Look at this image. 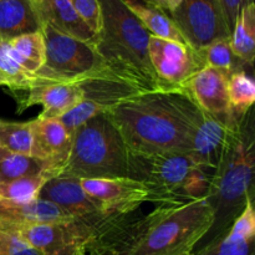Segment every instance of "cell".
Instances as JSON below:
<instances>
[{
    "instance_id": "cell-32",
    "label": "cell",
    "mask_w": 255,
    "mask_h": 255,
    "mask_svg": "<svg viewBox=\"0 0 255 255\" xmlns=\"http://www.w3.org/2000/svg\"><path fill=\"white\" fill-rule=\"evenodd\" d=\"M87 26L97 35L101 26V9L99 0H69Z\"/></svg>"
},
{
    "instance_id": "cell-8",
    "label": "cell",
    "mask_w": 255,
    "mask_h": 255,
    "mask_svg": "<svg viewBox=\"0 0 255 255\" xmlns=\"http://www.w3.org/2000/svg\"><path fill=\"white\" fill-rule=\"evenodd\" d=\"M119 217L36 224L16 234L41 255H81L86 254L90 242Z\"/></svg>"
},
{
    "instance_id": "cell-25",
    "label": "cell",
    "mask_w": 255,
    "mask_h": 255,
    "mask_svg": "<svg viewBox=\"0 0 255 255\" xmlns=\"http://www.w3.org/2000/svg\"><path fill=\"white\" fill-rule=\"evenodd\" d=\"M231 109L237 116H243L253 109L255 102V82L253 76L247 70H238L227 79Z\"/></svg>"
},
{
    "instance_id": "cell-2",
    "label": "cell",
    "mask_w": 255,
    "mask_h": 255,
    "mask_svg": "<svg viewBox=\"0 0 255 255\" xmlns=\"http://www.w3.org/2000/svg\"><path fill=\"white\" fill-rule=\"evenodd\" d=\"M202 114L188 89L142 92L107 111L129 151L139 153H188Z\"/></svg>"
},
{
    "instance_id": "cell-17",
    "label": "cell",
    "mask_w": 255,
    "mask_h": 255,
    "mask_svg": "<svg viewBox=\"0 0 255 255\" xmlns=\"http://www.w3.org/2000/svg\"><path fill=\"white\" fill-rule=\"evenodd\" d=\"M64 211L44 199L15 202L0 199V231L19 233L31 226L45 223H61L71 221Z\"/></svg>"
},
{
    "instance_id": "cell-12",
    "label": "cell",
    "mask_w": 255,
    "mask_h": 255,
    "mask_svg": "<svg viewBox=\"0 0 255 255\" xmlns=\"http://www.w3.org/2000/svg\"><path fill=\"white\" fill-rule=\"evenodd\" d=\"M37 198L55 204L71 218L100 219L114 216L89 196L82 188L81 179L75 177H51L45 182Z\"/></svg>"
},
{
    "instance_id": "cell-1",
    "label": "cell",
    "mask_w": 255,
    "mask_h": 255,
    "mask_svg": "<svg viewBox=\"0 0 255 255\" xmlns=\"http://www.w3.org/2000/svg\"><path fill=\"white\" fill-rule=\"evenodd\" d=\"M208 199L159 203L144 216L119 217L86 247L89 255H189L209 232Z\"/></svg>"
},
{
    "instance_id": "cell-28",
    "label": "cell",
    "mask_w": 255,
    "mask_h": 255,
    "mask_svg": "<svg viewBox=\"0 0 255 255\" xmlns=\"http://www.w3.org/2000/svg\"><path fill=\"white\" fill-rule=\"evenodd\" d=\"M201 51L203 54L206 66L219 70L227 76L238 70H244V67L247 66L234 55L232 50L231 37L212 42Z\"/></svg>"
},
{
    "instance_id": "cell-30",
    "label": "cell",
    "mask_w": 255,
    "mask_h": 255,
    "mask_svg": "<svg viewBox=\"0 0 255 255\" xmlns=\"http://www.w3.org/2000/svg\"><path fill=\"white\" fill-rule=\"evenodd\" d=\"M214 173V168L194 164L179 188L178 198L181 201L207 198L211 191Z\"/></svg>"
},
{
    "instance_id": "cell-38",
    "label": "cell",
    "mask_w": 255,
    "mask_h": 255,
    "mask_svg": "<svg viewBox=\"0 0 255 255\" xmlns=\"http://www.w3.org/2000/svg\"><path fill=\"white\" fill-rule=\"evenodd\" d=\"M81 255H86V254H81Z\"/></svg>"
},
{
    "instance_id": "cell-33",
    "label": "cell",
    "mask_w": 255,
    "mask_h": 255,
    "mask_svg": "<svg viewBox=\"0 0 255 255\" xmlns=\"http://www.w3.org/2000/svg\"><path fill=\"white\" fill-rule=\"evenodd\" d=\"M0 255H41L17 234L0 231Z\"/></svg>"
},
{
    "instance_id": "cell-5",
    "label": "cell",
    "mask_w": 255,
    "mask_h": 255,
    "mask_svg": "<svg viewBox=\"0 0 255 255\" xmlns=\"http://www.w3.org/2000/svg\"><path fill=\"white\" fill-rule=\"evenodd\" d=\"M128 147L107 112L92 117L72 134L69 159L59 176L79 179L127 178Z\"/></svg>"
},
{
    "instance_id": "cell-20",
    "label": "cell",
    "mask_w": 255,
    "mask_h": 255,
    "mask_svg": "<svg viewBox=\"0 0 255 255\" xmlns=\"http://www.w3.org/2000/svg\"><path fill=\"white\" fill-rule=\"evenodd\" d=\"M41 26L32 0H0V40L40 31Z\"/></svg>"
},
{
    "instance_id": "cell-15",
    "label": "cell",
    "mask_w": 255,
    "mask_h": 255,
    "mask_svg": "<svg viewBox=\"0 0 255 255\" xmlns=\"http://www.w3.org/2000/svg\"><path fill=\"white\" fill-rule=\"evenodd\" d=\"M26 91L27 94L19 99V112L40 105L42 111L39 116L45 119H59L74 109L84 97L77 82L51 81L37 76Z\"/></svg>"
},
{
    "instance_id": "cell-4",
    "label": "cell",
    "mask_w": 255,
    "mask_h": 255,
    "mask_svg": "<svg viewBox=\"0 0 255 255\" xmlns=\"http://www.w3.org/2000/svg\"><path fill=\"white\" fill-rule=\"evenodd\" d=\"M255 133L254 111L249 110L239 124L238 133L222 157L214 173L208 199L213 211L212 227L203 241L226 233L249 199H254Z\"/></svg>"
},
{
    "instance_id": "cell-34",
    "label": "cell",
    "mask_w": 255,
    "mask_h": 255,
    "mask_svg": "<svg viewBox=\"0 0 255 255\" xmlns=\"http://www.w3.org/2000/svg\"><path fill=\"white\" fill-rule=\"evenodd\" d=\"M222 7H223L224 15H226L227 22L231 32L233 31L234 25H236L237 19L239 16V12L247 5L254 2V0H219Z\"/></svg>"
},
{
    "instance_id": "cell-13",
    "label": "cell",
    "mask_w": 255,
    "mask_h": 255,
    "mask_svg": "<svg viewBox=\"0 0 255 255\" xmlns=\"http://www.w3.org/2000/svg\"><path fill=\"white\" fill-rule=\"evenodd\" d=\"M31 156L46 164L50 176H59L69 159L72 136L60 120L40 116L31 120Z\"/></svg>"
},
{
    "instance_id": "cell-6",
    "label": "cell",
    "mask_w": 255,
    "mask_h": 255,
    "mask_svg": "<svg viewBox=\"0 0 255 255\" xmlns=\"http://www.w3.org/2000/svg\"><path fill=\"white\" fill-rule=\"evenodd\" d=\"M41 34L45 41V61L35 76L51 81L77 82L112 72L94 44L61 34L47 24H42Z\"/></svg>"
},
{
    "instance_id": "cell-9",
    "label": "cell",
    "mask_w": 255,
    "mask_h": 255,
    "mask_svg": "<svg viewBox=\"0 0 255 255\" xmlns=\"http://www.w3.org/2000/svg\"><path fill=\"white\" fill-rule=\"evenodd\" d=\"M168 15L187 45L197 51L232 35L219 0H182Z\"/></svg>"
},
{
    "instance_id": "cell-10",
    "label": "cell",
    "mask_w": 255,
    "mask_h": 255,
    "mask_svg": "<svg viewBox=\"0 0 255 255\" xmlns=\"http://www.w3.org/2000/svg\"><path fill=\"white\" fill-rule=\"evenodd\" d=\"M149 61L162 89H187L192 77L206 67L202 51L182 42L149 36Z\"/></svg>"
},
{
    "instance_id": "cell-7",
    "label": "cell",
    "mask_w": 255,
    "mask_h": 255,
    "mask_svg": "<svg viewBox=\"0 0 255 255\" xmlns=\"http://www.w3.org/2000/svg\"><path fill=\"white\" fill-rule=\"evenodd\" d=\"M193 166L187 153H139L128 149L127 178L147 189L149 202H179L178 191Z\"/></svg>"
},
{
    "instance_id": "cell-3",
    "label": "cell",
    "mask_w": 255,
    "mask_h": 255,
    "mask_svg": "<svg viewBox=\"0 0 255 255\" xmlns=\"http://www.w3.org/2000/svg\"><path fill=\"white\" fill-rule=\"evenodd\" d=\"M101 26L95 49L110 70L141 92L161 90L148 55L149 34L125 0H99Z\"/></svg>"
},
{
    "instance_id": "cell-37",
    "label": "cell",
    "mask_w": 255,
    "mask_h": 255,
    "mask_svg": "<svg viewBox=\"0 0 255 255\" xmlns=\"http://www.w3.org/2000/svg\"><path fill=\"white\" fill-rule=\"evenodd\" d=\"M189 255H193V253H192V254H189Z\"/></svg>"
},
{
    "instance_id": "cell-14",
    "label": "cell",
    "mask_w": 255,
    "mask_h": 255,
    "mask_svg": "<svg viewBox=\"0 0 255 255\" xmlns=\"http://www.w3.org/2000/svg\"><path fill=\"white\" fill-rule=\"evenodd\" d=\"M81 186L107 213L114 216L133 213L141 204L149 202L147 189L129 178L81 179Z\"/></svg>"
},
{
    "instance_id": "cell-31",
    "label": "cell",
    "mask_w": 255,
    "mask_h": 255,
    "mask_svg": "<svg viewBox=\"0 0 255 255\" xmlns=\"http://www.w3.org/2000/svg\"><path fill=\"white\" fill-rule=\"evenodd\" d=\"M102 112L104 111H102L97 105L92 104L89 100L82 99L74 109L67 111L66 114H64L57 120H60V122H61L65 126V128L67 129V132L72 136L81 125H84L85 122L91 120L92 117L102 114Z\"/></svg>"
},
{
    "instance_id": "cell-24",
    "label": "cell",
    "mask_w": 255,
    "mask_h": 255,
    "mask_svg": "<svg viewBox=\"0 0 255 255\" xmlns=\"http://www.w3.org/2000/svg\"><path fill=\"white\" fill-rule=\"evenodd\" d=\"M46 173L51 178L46 164L30 154L14 153L0 147V183Z\"/></svg>"
},
{
    "instance_id": "cell-35",
    "label": "cell",
    "mask_w": 255,
    "mask_h": 255,
    "mask_svg": "<svg viewBox=\"0 0 255 255\" xmlns=\"http://www.w3.org/2000/svg\"><path fill=\"white\" fill-rule=\"evenodd\" d=\"M149 4L154 5V6L159 7L163 11H166L167 14L173 11L174 9H177L179 4H181L182 0H146Z\"/></svg>"
},
{
    "instance_id": "cell-11",
    "label": "cell",
    "mask_w": 255,
    "mask_h": 255,
    "mask_svg": "<svg viewBox=\"0 0 255 255\" xmlns=\"http://www.w3.org/2000/svg\"><path fill=\"white\" fill-rule=\"evenodd\" d=\"M239 124L232 126L223 120L203 112L201 121L192 133L187 154L196 166L217 169L222 157L238 133Z\"/></svg>"
},
{
    "instance_id": "cell-36",
    "label": "cell",
    "mask_w": 255,
    "mask_h": 255,
    "mask_svg": "<svg viewBox=\"0 0 255 255\" xmlns=\"http://www.w3.org/2000/svg\"><path fill=\"white\" fill-rule=\"evenodd\" d=\"M0 86H5V82L2 81V79H1V77H0Z\"/></svg>"
},
{
    "instance_id": "cell-22",
    "label": "cell",
    "mask_w": 255,
    "mask_h": 255,
    "mask_svg": "<svg viewBox=\"0 0 255 255\" xmlns=\"http://www.w3.org/2000/svg\"><path fill=\"white\" fill-rule=\"evenodd\" d=\"M234 55L244 65L253 67L255 56V2L247 5L239 12L231 35Z\"/></svg>"
},
{
    "instance_id": "cell-19",
    "label": "cell",
    "mask_w": 255,
    "mask_h": 255,
    "mask_svg": "<svg viewBox=\"0 0 255 255\" xmlns=\"http://www.w3.org/2000/svg\"><path fill=\"white\" fill-rule=\"evenodd\" d=\"M41 24H47L59 32L94 44L96 34L87 26L69 0H32Z\"/></svg>"
},
{
    "instance_id": "cell-23",
    "label": "cell",
    "mask_w": 255,
    "mask_h": 255,
    "mask_svg": "<svg viewBox=\"0 0 255 255\" xmlns=\"http://www.w3.org/2000/svg\"><path fill=\"white\" fill-rule=\"evenodd\" d=\"M15 61L30 74H34L44 65L45 41L41 30L20 35L7 41Z\"/></svg>"
},
{
    "instance_id": "cell-27",
    "label": "cell",
    "mask_w": 255,
    "mask_h": 255,
    "mask_svg": "<svg viewBox=\"0 0 255 255\" xmlns=\"http://www.w3.org/2000/svg\"><path fill=\"white\" fill-rule=\"evenodd\" d=\"M31 121L11 122L0 120V147L14 153L31 156Z\"/></svg>"
},
{
    "instance_id": "cell-29",
    "label": "cell",
    "mask_w": 255,
    "mask_h": 255,
    "mask_svg": "<svg viewBox=\"0 0 255 255\" xmlns=\"http://www.w3.org/2000/svg\"><path fill=\"white\" fill-rule=\"evenodd\" d=\"M50 177L46 173L25 177L15 181L0 183V199L15 202H30L39 197L40 191Z\"/></svg>"
},
{
    "instance_id": "cell-21",
    "label": "cell",
    "mask_w": 255,
    "mask_h": 255,
    "mask_svg": "<svg viewBox=\"0 0 255 255\" xmlns=\"http://www.w3.org/2000/svg\"><path fill=\"white\" fill-rule=\"evenodd\" d=\"M125 1L152 36L187 44L166 11L149 4L146 0H125Z\"/></svg>"
},
{
    "instance_id": "cell-16",
    "label": "cell",
    "mask_w": 255,
    "mask_h": 255,
    "mask_svg": "<svg viewBox=\"0 0 255 255\" xmlns=\"http://www.w3.org/2000/svg\"><path fill=\"white\" fill-rule=\"evenodd\" d=\"M227 79L228 76L219 70L206 66L192 77L187 89L202 111L236 126L244 115L237 116L232 111L227 91Z\"/></svg>"
},
{
    "instance_id": "cell-26",
    "label": "cell",
    "mask_w": 255,
    "mask_h": 255,
    "mask_svg": "<svg viewBox=\"0 0 255 255\" xmlns=\"http://www.w3.org/2000/svg\"><path fill=\"white\" fill-rule=\"evenodd\" d=\"M0 77L11 91H26L35 80L34 74L27 72L15 61L5 40H0Z\"/></svg>"
},
{
    "instance_id": "cell-18",
    "label": "cell",
    "mask_w": 255,
    "mask_h": 255,
    "mask_svg": "<svg viewBox=\"0 0 255 255\" xmlns=\"http://www.w3.org/2000/svg\"><path fill=\"white\" fill-rule=\"evenodd\" d=\"M193 255H255L254 199H249L231 228L207 242Z\"/></svg>"
}]
</instances>
